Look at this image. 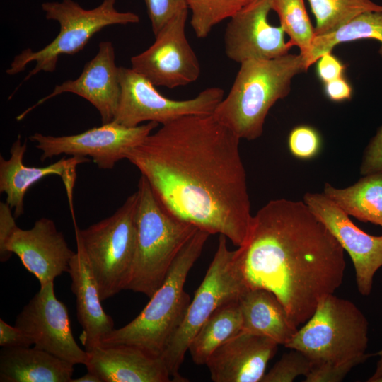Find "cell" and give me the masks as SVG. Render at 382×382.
I'll return each mask as SVG.
<instances>
[{"instance_id":"30bf717a","label":"cell","mask_w":382,"mask_h":382,"mask_svg":"<svg viewBox=\"0 0 382 382\" xmlns=\"http://www.w3.org/2000/svg\"><path fill=\"white\" fill-rule=\"evenodd\" d=\"M119 81L120 96L112 121L128 127L144 122L163 125L186 115H212L224 98L221 88L211 87L191 99H170L146 77L123 66H119Z\"/></svg>"},{"instance_id":"d6986e66","label":"cell","mask_w":382,"mask_h":382,"mask_svg":"<svg viewBox=\"0 0 382 382\" xmlns=\"http://www.w3.org/2000/svg\"><path fill=\"white\" fill-rule=\"evenodd\" d=\"M278 344L243 331L233 336L209 357L207 366L214 382H261Z\"/></svg>"},{"instance_id":"603a6c76","label":"cell","mask_w":382,"mask_h":382,"mask_svg":"<svg viewBox=\"0 0 382 382\" xmlns=\"http://www.w3.org/2000/svg\"><path fill=\"white\" fill-rule=\"evenodd\" d=\"M242 331L285 346L298 330L277 297L265 289H248L239 299Z\"/></svg>"},{"instance_id":"d6a6232c","label":"cell","mask_w":382,"mask_h":382,"mask_svg":"<svg viewBox=\"0 0 382 382\" xmlns=\"http://www.w3.org/2000/svg\"><path fill=\"white\" fill-rule=\"evenodd\" d=\"M361 364L358 360L332 365L312 366L305 376V382H340L354 366Z\"/></svg>"},{"instance_id":"277c9868","label":"cell","mask_w":382,"mask_h":382,"mask_svg":"<svg viewBox=\"0 0 382 382\" xmlns=\"http://www.w3.org/2000/svg\"><path fill=\"white\" fill-rule=\"evenodd\" d=\"M209 236L197 229L180 250L163 282L140 313L125 326L105 336L100 345H134L161 357L185 318L191 301L184 290L185 283Z\"/></svg>"},{"instance_id":"1f68e13d","label":"cell","mask_w":382,"mask_h":382,"mask_svg":"<svg viewBox=\"0 0 382 382\" xmlns=\"http://www.w3.org/2000/svg\"><path fill=\"white\" fill-rule=\"evenodd\" d=\"M144 2L154 35L177 13L188 8L187 0H144Z\"/></svg>"},{"instance_id":"ba28073f","label":"cell","mask_w":382,"mask_h":382,"mask_svg":"<svg viewBox=\"0 0 382 382\" xmlns=\"http://www.w3.org/2000/svg\"><path fill=\"white\" fill-rule=\"evenodd\" d=\"M137 191L111 216L80 229L73 219L75 236L81 243L105 301L126 289L130 280L136 248Z\"/></svg>"},{"instance_id":"60d3db41","label":"cell","mask_w":382,"mask_h":382,"mask_svg":"<svg viewBox=\"0 0 382 382\" xmlns=\"http://www.w3.org/2000/svg\"><path fill=\"white\" fill-rule=\"evenodd\" d=\"M376 382H382V377L380 378L379 379H378V381Z\"/></svg>"},{"instance_id":"e575fe53","label":"cell","mask_w":382,"mask_h":382,"mask_svg":"<svg viewBox=\"0 0 382 382\" xmlns=\"http://www.w3.org/2000/svg\"><path fill=\"white\" fill-rule=\"evenodd\" d=\"M12 209L6 202H0V260L6 262L12 254L7 250V245L18 228Z\"/></svg>"},{"instance_id":"836d02e7","label":"cell","mask_w":382,"mask_h":382,"mask_svg":"<svg viewBox=\"0 0 382 382\" xmlns=\"http://www.w3.org/2000/svg\"><path fill=\"white\" fill-rule=\"evenodd\" d=\"M377 173H382V126L366 146L360 166L363 175Z\"/></svg>"},{"instance_id":"74e56055","label":"cell","mask_w":382,"mask_h":382,"mask_svg":"<svg viewBox=\"0 0 382 382\" xmlns=\"http://www.w3.org/2000/svg\"><path fill=\"white\" fill-rule=\"evenodd\" d=\"M325 93L331 100L341 102L349 100L352 89L343 76L325 83Z\"/></svg>"},{"instance_id":"5b68a950","label":"cell","mask_w":382,"mask_h":382,"mask_svg":"<svg viewBox=\"0 0 382 382\" xmlns=\"http://www.w3.org/2000/svg\"><path fill=\"white\" fill-rule=\"evenodd\" d=\"M137 192L135 254L125 290L150 298L163 282L180 250L199 228L170 214L141 175Z\"/></svg>"},{"instance_id":"52a82bcc","label":"cell","mask_w":382,"mask_h":382,"mask_svg":"<svg viewBox=\"0 0 382 382\" xmlns=\"http://www.w3.org/2000/svg\"><path fill=\"white\" fill-rule=\"evenodd\" d=\"M115 2L116 0H103L99 6L91 9L83 8L73 0L42 3L41 7L46 18L55 21L59 25L58 35L37 51L26 48L16 54L6 73L17 74L31 62L35 63L34 68L22 83L40 72H53L59 57L79 52L103 28L139 21V17L134 13L117 11Z\"/></svg>"},{"instance_id":"83f0119b","label":"cell","mask_w":382,"mask_h":382,"mask_svg":"<svg viewBox=\"0 0 382 382\" xmlns=\"http://www.w3.org/2000/svg\"><path fill=\"white\" fill-rule=\"evenodd\" d=\"M271 8L278 15L280 26L289 37V43L300 50L304 60L316 36L303 0H272Z\"/></svg>"},{"instance_id":"9a60e30c","label":"cell","mask_w":382,"mask_h":382,"mask_svg":"<svg viewBox=\"0 0 382 382\" xmlns=\"http://www.w3.org/2000/svg\"><path fill=\"white\" fill-rule=\"evenodd\" d=\"M272 0H252L230 18L224 33L226 56L238 63L271 59L289 53L281 26L271 25L268 15Z\"/></svg>"},{"instance_id":"44dd1931","label":"cell","mask_w":382,"mask_h":382,"mask_svg":"<svg viewBox=\"0 0 382 382\" xmlns=\"http://www.w3.org/2000/svg\"><path fill=\"white\" fill-rule=\"evenodd\" d=\"M76 242V251L70 260L68 273L76 297L77 318L83 328L79 339L88 351L100 345L102 339L115 329L114 321L102 307L96 280L77 237Z\"/></svg>"},{"instance_id":"9c48e42d","label":"cell","mask_w":382,"mask_h":382,"mask_svg":"<svg viewBox=\"0 0 382 382\" xmlns=\"http://www.w3.org/2000/svg\"><path fill=\"white\" fill-rule=\"evenodd\" d=\"M226 238L219 235L216 251L203 281L182 323L161 356L173 381H187L179 371L189 345L202 324L218 307L239 299L248 289L238 264L236 250H228Z\"/></svg>"},{"instance_id":"ac0fdd59","label":"cell","mask_w":382,"mask_h":382,"mask_svg":"<svg viewBox=\"0 0 382 382\" xmlns=\"http://www.w3.org/2000/svg\"><path fill=\"white\" fill-rule=\"evenodd\" d=\"M26 150L27 140L22 143L19 134L10 149V158L5 159L0 156V192L6 194V202L13 210L16 219L24 213V197L28 190L45 177L52 175L61 177L66 190L71 214H74L72 198L76 168L81 163L90 161V159L71 156L62 158L44 167L28 166L23 161Z\"/></svg>"},{"instance_id":"7a4b0ae2","label":"cell","mask_w":382,"mask_h":382,"mask_svg":"<svg viewBox=\"0 0 382 382\" xmlns=\"http://www.w3.org/2000/svg\"><path fill=\"white\" fill-rule=\"evenodd\" d=\"M248 289H265L299 327L325 296L342 284L345 250L301 201L268 202L253 216L245 243L236 250Z\"/></svg>"},{"instance_id":"3957f363","label":"cell","mask_w":382,"mask_h":382,"mask_svg":"<svg viewBox=\"0 0 382 382\" xmlns=\"http://www.w3.org/2000/svg\"><path fill=\"white\" fill-rule=\"evenodd\" d=\"M307 70L301 54L246 60L212 115L240 139L255 140L262 134L270 109L289 94L292 79Z\"/></svg>"},{"instance_id":"484cf974","label":"cell","mask_w":382,"mask_h":382,"mask_svg":"<svg viewBox=\"0 0 382 382\" xmlns=\"http://www.w3.org/2000/svg\"><path fill=\"white\" fill-rule=\"evenodd\" d=\"M361 39H374L381 42L382 55V11L364 12L334 31L316 35L305 58L307 69L323 54L331 52L337 45Z\"/></svg>"},{"instance_id":"7c38bea8","label":"cell","mask_w":382,"mask_h":382,"mask_svg":"<svg viewBox=\"0 0 382 382\" xmlns=\"http://www.w3.org/2000/svg\"><path fill=\"white\" fill-rule=\"evenodd\" d=\"M187 8L172 18L155 35L154 43L131 58L132 69L155 86L174 88L195 81L198 59L185 35Z\"/></svg>"},{"instance_id":"8fae6325","label":"cell","mask_w":382,"mask_h":382,"mask_svg":"<svg viewBox=\"0 0 382 382\" xmlns=\"http://www.w3.org/2000/svg\"><path fill=\"white\" fill-rule=\"evenodd\" d=\"M158 125L149 122L128 127L112 121L76 134L56 137L35 132L30 140L41 151V161L60 154L90 157L99 168L110 170Z\"/></svg>"},{"instance_id":"ffe728a7","label":"cell","mask_w":382,"mask_h":382,"mask_svg":"<svg viewBox=\"0 0 382 382\" xmlns=\"http://www.w3.org/2000/svg\"><path fill=\"white\" fill-rule=\"evenodd\" d=\"M87 371L102 382H169L171 378L161 357L130 345H98L86 351Z\"/></svg>"},{"instance_id":"4dcf8cb0","label":"cell","mask_w":382,"mask_h":382,"mask_svg":"<svg viewBox=\"0 0 382 382\" xmlns=\"http://www.w3.org/2000/svg\"><path fill=\"white\" fill-rule=\"evenodd\" d=\"M288 148L293 156L301 160H309L320 153L322 146L318 132L308 125L294 127L288 137Z\"/></svg>"},{"instance_id":"7402d4cb","label":"cell","mask_w":382,"mask_h":382,"mask_svg":"<svg viewBox=\"0 0 382 382\" xmlns=\"http://www.w3.org/2000/svg\"><path fill=\"white\" fill-rule=\"evenodd\" d=\"M74 364L33 347H3L1 382H71Z\"/></svg>"},{"instance_id":"cb8c5ba5","label":"cell","mask_w":382,"mask_h":382,"mask_svg":"<svg viewBox=\"0 0 382 382\" xmlns=\"http://www.w3.org/2000/svg\"><path fill=\"white\" fill-rule=\"evenodd\" d=\"M323 193L347 215L382 228V173L364 175L346 188L326 183Z\"/></svg>"},{"instance_id":"2e32d148","label":"cell","mask_w":382,"mask_h":382,"mask_svg":"<svg viewBox=\"0 0 382 382\" xmlns=\"http://www.w3.org/2000/svg\"><path fill=\"white\" fill-rule=\"evenodd\" d=\"M65 93L76 94L94 106L100 114L102 124L113 120L120 96L119 67L110 41L99 43L96 54L84 66L74 80H67L55 86L47 96L28 108L16 117L18 121L46 101Z\"/></svg>"},{"instance_id":"f1b7e54d","label":"cell","mask_w":382,"mask_h":382,"mask_svg":"<svg viewBox=\"0 0 382 382\" xmlns=\"http://www.w3.org/2000/svg\"><path fill=\"white\" fill-rule=\"evenodd\" d=\"M252 0H187L192 12L191 25L199 38H204L212 29L231 18Z\"/></svg>"},{"instance_id":"f35d334b","label":"cell","mask_w":382,"mask_h":382,"mask_svg":"<svg viewBox=\"0 0 382 382\" xmlns=\"http://www.w3.org/2000/svg\"><path fill=\"white\" fill-rule=\"evenodd\" d=\"M378 360L374 374L366 380L368 382H376L382 377V348L377 352Z\"/></svg>"},{"instance_id":"d590c367","label":"cell","mask_w":382,"mask_h":382,"mask_svg":"<svg viewBox=\"0 0 382 382\" xmlns=\"http://www.w3.org/2000/svg\"><path fill=\"white\" fill-rule=\"evenodd\" d=\"M316 63L317 75L324 83L343 76L345 66L331 52L323 54Z\"/></svg>"},{"instance_id":"5bb4252c","label":"cell","mask_w":382,"mask_h":382,"mask_svg":"<svg viewBox=\"0 0 382 382\" xmlns=\"http://www.w3.org/2000/svg\"><path fill=\"white\" fill-rule=\"evenodd\" d=\"M303 202L347 252L354 265L357 289L361 295L369 296L374 275L382 267V236L369 235L358 228L323 193L307 192Z\"/></svg>"},{"instance_id":"4fadbf2b","label":"cell","mask_w":382,"mask_h":382,"mask_svg":"<svg viewBox=\"0 0 382 382\" xmlns=\"http://www.w3.org/2000/svg\"><path fill=\"white\" fill-rule=\"evenodd\" d=\"M15 325L35 347L74 365L86 364L87 352L73 336L68 310L56 297L54 282L40 286L17 316Z\"/></svg>"},{"instance_id":"e0dca14e","label":"cell","mask_w":382,"mask_h":382,"mask_svg":"<svg viewBox=\"0 0 382 382\" xmlns=\"http://www.w3.org/2000/svg\"><path fill=\"white\" fill-rule=\"evenodd\" d=\"M7 250L19 257L40 286L54 282L63 272H68L70 260L75 254L54 222L45 217L37 220L30 229L18 227Z\"/></svg>"},{"instance_id":"8992f818","label":"cell","mask_w":382,"mask_h":382,"mask_svg":"<svg viewBox=\"0 0 382 382\" xmlns=\"http://www.w3.org/2000/svg\"><path fill=\"white\" fill-rule=\"evenodd\" d=\"M369 322L352 301L334 294L323 298L314 313L284 346L304 354L312 366L358 360L364 362L369 343Z\"/></svg>"},{"instance_id":"6da1fadb","label":"cell","mask_w":382,"mask_h":382,"mask_svg":"<svg viewBox=\"0 0 382 382\" xmlns=\"http://www.w3.org/2000/svg\"><path fill=\"white\" fill-rule=\"evenodd\" d=\"M240 139L212 115L163 125L126 155L172 215L242 245L253 215Z\"/></svg>"},{"instance_id":"d4e9b609","label":"cell","mask_w":382,"mask_h":382,"mask_svg":"<svg viewBox=\"0 0 382 382\" xmlns=\"http://www.w3.org/2000/svg\"><path fill=\"white\" fill-rule=\"evenodd\" d=\"M239 299L218 307L197 331L188 347L195 364H206L219 347L242 331Z\"/></svg>"},{"instance_id":"ab89813d","label":"cell","mask_w":382,"mask_h":382,"mask_svg":"<svg viewBox=\"0 0 382 382\" xmlns=\"http://www.w3.org/2000/svg\"><path fill=\"white\" fill-rule=\"evenodd\" d=\"M71 382H102L100 378L94 373L88 371L83 376L71 380Z\"/></svg>"},{"instance_id":"8d00e7d4","label":"cell","mask_w":382,"mask_h":382,"mask_svg":"<svg viewBox=\"0 0 382 382\" xmlns=\"http://www.w3.org/2000/svg\"><path fill=\"white\" fill-rule=\"evenodd\" d=\"M30 338L16 325L0 319V346L2 347H27L33 345Z\"/></svg>"},{"instance_id":"4316f807","label":"cell","mask_w":382,"mask_h":382,"mask_svg":"<svg viewBox=\"0 0 382 382\" xmlns=\"http://www.w3.org/2000/svg\"><path fill=\"white\" fill-rule=\"evenodd\" d=\"M316 19V35L330 33L367 11H382L372 0H308Z\"/></svg>"},{"instance_id":"f546056e","label":"cell","mask_w":382,"mask_h":382,"mask_svg":"<svg viewBox=\"0 0 382 382\" xmlns=\"http://www.w3.org/2000/svg\"><path fill=\"white\" fill-rule=\"evenodd\" d=\"M289 349L265 374L261 382H291L296 377L306 376L310 372L311 360L301 352Z\"/></svg>"}]
</instances>
